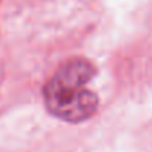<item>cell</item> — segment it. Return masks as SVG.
<instances>
[{
	"label": "cell",
	"instance_id": "1",
	"mask_svg": "<svg viewBox=\"0 0 152 152\" xmlns=\"http://www.w3.org/2000/svg\"><path fill=\"white\" fill-rule=\"evenodd\" d=\"M46 108L52 114L68 123L89 120L98 109V96L86 87L62 84L50 78L43 90Z\"/></svg>",
	"mask_w": 152,
	"mask_h": 152
}]
</instances>
